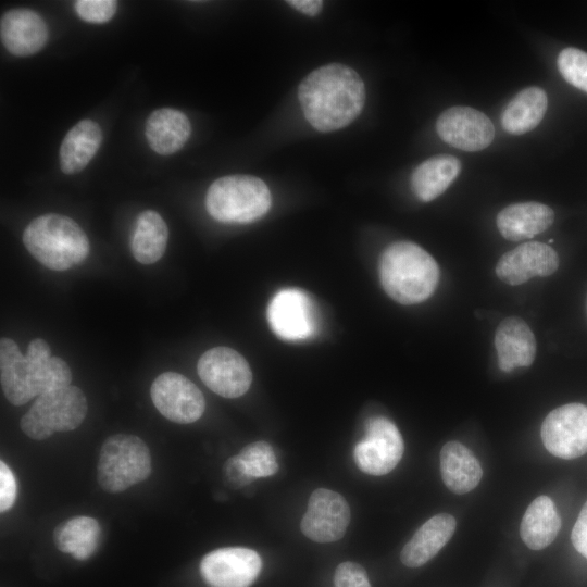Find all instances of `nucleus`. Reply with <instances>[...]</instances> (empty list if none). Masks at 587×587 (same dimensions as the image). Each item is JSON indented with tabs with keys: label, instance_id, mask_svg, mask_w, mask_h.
<instances>
[{
	"label": "nucleus",
	"instance_id": "nucleus-4",
	"mask_svg": "<svg viewBox=\"0 0 587 587\" xmlns=\"http://www.w3.org/2000/svg\"><path fill=\"white\" fill-rule=\"evenodd\" d=\"M22 240L38 262L53 271H66L82 263L90 250L80 226L68 216L54 213L34 218Z\"/></svg>",
	"mask_w": 587,
	"mask_h": 587
},
{
	"label": "nucleus",
	"instance_id": "nucleus-23",
	"mask_svg": "<svg viewBox=\"0 0 587 587\" xmlns=\"http://www.w3.org/2000/svg\"><path fill=\"white\" fill-rule=\"evenodd\" d=\"M102 132L92 120H82L65 135L60 147V165L65 174H75L86 167L97 153Z\"/></svg>",
	"mask_w": 587,
	"mask_h": 587
},
{
	"label": "nucleus",
	"instance_id": "nucleus-22",
	"mask_svg": "<svg viewBox=\"0 0 587 587\" xmlns=\"http://www.w3.org/2000/svg\"><path fill=\"white\" fill-rule=\"evenodd\" d=\"M190 132L188 117L182 111L171 108L153 111L145 125V135L150 148L161 155L178 151L188 140Z\"/></svg>",
	"mask_w": 587,
	"mask_h": 587
},
{
	"label": "nucleus",
	"instance_id": "nucleus-15",
	"mask_svg": "<svg viewBox=\"0 0 587 587\" xmlns=\"http://www.w3.org/2000/svg\"><path fill=\"white\" fill-rule=\"evenodd\" d=\"M441 140L463 151H480L495 138L490 118L471 107H452L444 111L436 122Z\"/></svg>",
	"mask_w": 587,
	"mask_h": 587
},
{
	"label": "nucleus",
	"instance_id": "nucleus-19",
	"mask_svg": "<svg viewBox=\"0 0 587 587\" xmlns=\"http://www.w3.org/2000/svg\"><path fill=\"white\" fill-rule=\"evenodd\" d=\"M553 221V210L535 201L510 204L496 217L501 236L511 241L530 239L548 229Z\"/></svg>",
	"mask_w": 587,
	"mask_h": 587
},
{
	"label": "nucleus",
	"instance_id": "nucleus-3",
	"mask_svg": "<svg viewBox=\"0 0 587 587\" xmlns=\"http://www.w3.org/2000/svg\"><path fill=\"white\" fill-rule=\"evenodd\" d=\"M379 279L385 292L401 304H416L428 299L439 282L435 259L411 241L389 245L379 259Z\"/></svg>",
	"mask_w": 587,
	"mask_h": 587
},
{
	"label": "nucleus",
	"instance_id": "nucleus-34",
	"mask_svg": "<svg viewBox=\"0 0 587 587\" xmlns=\"http://www.w3.org/2000/svg\"><path fill=\"white\" fill-rule=\"evenodd\" d=\"M223 471L226 482L233 488L243 487L253 480L238 454L225 462Z\"/></svg>",
	"mask_w": 587,
	"mask_h": 587
},
{
	"label": "nucleus",
	"instance_id": "nucleus-16",
	"mask_svg": "<svg viewBox=\"0 0 587 587\" xmlns=\"http://www.w3.org/2000/svg\"><path fill=\"white\" fill-rule=\"evenodd\" d=\"M559 266L553 248L539 241L524 242L505 252L496 264V274L503 283L516 286L533 277L552 275Z\"/></svg>",
	"mask_w": 587,
	"mask_h": 587
},
{
	"label": "nucleus",
	"instance_id": "nucleus-29",
	"mask_svg": "<svg viewBox=\"0 0 587 587\" xmlns=\"http://www.w3.org/2000/svg\"><path fill=\"white\" fill-rule=\"evenodd\" d=\"M238 455L253 479L274 475L278 471L274 450L265 441H255L245 446Z\"/></svg>",
	"mask_w": 587,
	"mask_h": 587
},
{
	"label": "nucleus",
	"instance_id": "nucleus-9",
	"mask_svg": "<svg viewBox=\"0 0 587 587\" xmlns=\"http://www.w3.org/2000/svg\"><path fill=\"white\" fill-rule=\"evenodd\" d=\"M540 436L554 457L571 460L587 453V407L567 403L552 410L544 420Z\"/></svg>",
	"mask_w": 587,
	"mask_h": 587
},
{
	"label": "nucleus",
	"instance_id": "nucleus-35",
	"mask_svg": "<svg viewBox=\"0 0 587 587\" xmlns=\"http://www.w3.org/2000/svg\"><path fill=\"white\" fill-rule=\"evenodd\" d=\"M571 539L574 548L587 559V501L573 526Z\"/></svg>",
	"mask_w": 587,
	"mask_h": 587
},
{
	"label": "nucleus",
	"instance_id": "nucleus-31",
	"mask_svg": "<svg viewBox=\"0 0 587 587\" xmlns=\"http://www.w3.org/2000/svg\"><path fill=\"white\" fill-rule=\"evenodd\" d=\"M74 8L78 16L88 23H105L116 12L117 2L114 0H77Z\"/></svg>",
	"mask_w": 587,
	"mask_h": 587
},
{
	"label": "nucleus",
	"instance_id": "nucleus-21",
	"mask_svg": "<svg viewBox=\"0 0 587 587\" xmlns=\"http://www.w3.org/2000/svg\"><path fill=\"white\" fill-rule=\"evenodd\" d=\"M440 474L449 490L464 495L480 482L483 469L472 451L459 441H448L440 451Z\"/></svg>",
	"mask_w": 587,
	"mask_h": 587
},
{
	"label": "nucleus",
	"instance_id": "nucleus-18",
	"mask_svg": "<svg viewBox=\"0 0 587 587\" xmlns=\"http://www.w3.org/2000/svg\"><path fill=\"white\" fill-rule=\"evenodd\" d=\"M495 348L499 369L510 373L516 367L533 364L537 344L534 333L523 319L509 316L496 329Z\"/></svg>",
	"mask_w": 587,
	"mask_h": 587
},
{
	"label": "nucleus",
	"instance_id": "nucleus-17",
	"mask_svg": "<svg viewBox=\"0 0 587 587\" xmlns=\"http://www.w3.org/2000/svg\"><path fill=\"white\" fill-rule=\"evenodd\" d=\"M48 27L43 18L29 9H14L1 16L0 37L5 49L17 57L34 54L48 40Z\"/></svg>",
	"mask_w": 587,
	"mask_h": 587
},
{
	"label": "nucleus",
	"instance_id": "nucleus-26",
	"mask_svg": "<svg viewBox=\"0 0 587 587\" xmlns=\"http://www.w3.org/2000/svg\"><path fill=\"white\" fill-rule=\"evenodd\" d=\"M548 108L546 91L536 86L519 91L501 113L502 128L512 135H523L534 129Z\"/></svg>",
	"mask_w": 587,
	"mask_h": 587
},
{
	"label": "nucleus",
	"instance_id": "nucleus-11",
	"mask_svg": "<svg viewBox=\"0 0 587 587\" xmlns=\"http://www.w3.org/2000/svg\"><path fill=\"white\" fill-rule=\"evenodd\" d=\"M197 372L204 385L224 398H238L246 394L252 382L247 360L228 347H214L199 359Z\"/></svg>",
	"mask_w": 587,
	"mask_h": 587
},
{
	"label": "nucleus",
	"instance_id": "nucleus-27",
	"mask_svg": "<svg viewBox=\"0 0 587 587\" xmlns=\"http://www.w3.org/2000/svg\"><path fill=\"white\" fill-rule=\"evenodd\" d=\"M101 528L90 516H75L59 524L53 533L58 550L78 561L89 559L98 548Z\"/></svg>",
	"mask_w": 587,
	"mask_h": 587
},
{
	"label": "nucleus",
	"instance_id": "nucleus-1",
	"mask_svg": "<svg viewBox=\"0 0 587 587\" xmlns=\"http://www.w3.org/2000/svg\"><path fill=\"white\" fill-rule=\"evenodd\" d=\"M307 121L320 132L346 127L362 112L365 87L351 67L332 63L307 75L298 87Z\"/></svg>",
	"mask_w": 587,
	"mask_h": 587
},
{
	"label": "nucleus",
	"instance_id": "nucleus-30",
	"mask_svg": "<svg viewBox=\"0 0 587 587\" xmlns=\"http://www.w3.org/2000/svg\"><path fill=\"white\" fill-rule=\"evenodd\" d=\"M557 65L569 84L587 92V52L577 48H565L559 53Z\"/></svg>",
	"mask_w": 587,
	"mask_h": 587
},
{
	"label": "nucleus",
	"instance_id": "nucleus-7",
	"mask_svg": "<svg viewBox=\"0 0 587 587\" xmlns=\"http://www.w3.org/2000/svg\"><path fill=\"white\" fill-rule=\"evenodd\" d=\"M87 399L76 386L38 396L21 417V429L32 439L42 440L57 432L77 428L87 414Z\"/></svg>",
	"mask_w": 587,
	"mask_h": 587
},
{
	"label": "nucleus",
	"instance_id": "nucleus-14",
	"mask_svg": "<svg viewBox=\"0 0 587 587\" xmlns=\"http://www.w3.org/2000/svg\"><path fill=\"white\" fill-rule=\"evenodd\" d=\"M350 515L349 504L340 494L317 488L310 496L300 523L301 532L313 541L333 542L345 535Z\"/></svg>",
	"mask_w": 587,
	"mask_h": 587
},
{
	"label": "nucleus",
	"instance_id": "nucleus-2",
	"mask_svg": "<svg viewBox=\"0 0 587 587\" xmlns=\"http://www.w3.org/2000/svg\"><path fill=\"white\" fill-rule=\"evenodd\" d=\"M0 380L7 400L23 405L45 392L71 386L72 372L64 360L51 355L43 339L32 340L26 354H22L13 339L2 337Z\"/></svg>",
	"mask_w": 587,
	"mask_h": 587
},
{
	"label": "nucleus",
	"instance_id": "nucleus-25",
	"mask_svg": "<svg viewBox=\"0 0 587 587\" xmlns=\"http://www.w3.org/2000/svg\"><path fill=\"white\" fill-rule=\"evenodd\" d=\"M561 517L548 496H539L527 507L520 526L523 542L532 550L548 547L558 536Z\"/></svg>",
	"mask_w": 587,
	"mask_h": 587
},
{
	"label": "nucleus",
	"instance_id": "nucleus-8",
	"mask_svg": "<svg viewBox=\"0 0 587 587\" xmlns=\"http://www.w3.org/2000/svg\"><path fill=\"white\" fill-rule=\"evenodd\" d=\"M404 451L402 436L387 417L376 416L366 422L365 437L353 451L358 467L370 475L380 476L391 472Z\"/></svg>",
	"mask_w": 587,
	"mask_h": 587
},
{
	"label": "nucleus",
	"instance_id": "nucleus-24",
	"mask_svg": "<svg viewBox=\"0 0 587 587\" xmlns=\"http://www.w3.org/2000/svg\"><path fill=\"white\" fill-rule=\"evenodd\" d=\"M461 172V162L451 154L434 155L415 167L411 176V188L424 202L439 197Z\"/></svg>",
	"mask_w": 587,
	"mask_h": 587
},
{
	"label": "nucleus",
	"instance_id": "nucleus-20",
	"mask_svg": "<svg viewBox=\"0 0 587 587\" xmlns=\"http://www.w3.org/2000/svg\"><path fill=\"white\" fill-rule=\"evenodd\" d=\"M457 527L454 516L439 513L427 520L404 545L401 562L408 567H419L432 560L451 539Z\"/></svg>",
	"mask_w": 587,
	"mask_h": 587
},
{
	"label": "nucleus",
	"instance_id": "nucleus-28",
	"mask_svg": "<svg viewBox=\"0 0 587 587\" xmlns=\"http://www.w3.org/2000/svg\"><path fill=\"white\" fill-rule=\"evenodd\" d=\"M168 229L162 216L152 210L141 212L135 222L130 240L136 261L152 264L159 261L166 249Z\"/></svg>",
	"mask_w": 587,
	"mask_h": 587
},
{
	"label": "nucleus",
	"instance_id": "nucleus-5",
	"mask_svg": "<svg viewBox=\"0 0 587 587\" xmlns=\"http://www.w3.org/2000/svg\"><path fill=\"white\" fill-rule=\"evenodd\" d=\"M272 196L266 184L250 175H229L217 178L209 187L205 208L218 222L251 223L270 209Z\"/></svg>",
	"mask_w": 587,
	"mask_h": 587
},
{
	"label": "nucleus",
	"instance_id": "nucleus-6",
	"mask_svg": "<svg viewBox=\"0 0 587 587\" xmlns=\"http://www.w3.org/2000/svg\"><path fill=\"white\" fill-rule=\"evenodd\" d=\"M151 454L146 442L130 434H114L103 442L97 466L100 487L116 494L147 479Z\"/></svg>",
	"mask_w": 587,
	"mask_h": 587
},
{
	"label": "nucleus",
	"instance_id": "nucleus-36",
	"mask_svg": "<svg viewBox=\"0 0 587 587\" xmlns=\"http://www.w3.org/2000/svg\"><path fill=\"white\" fill-rule=\"evenodd\" d=\"M287 3L309 16L317 15L323 8V1L321 0H291L287 1Z\"/></svg>",
	"mask_w": 587,
	"mask_h": 587
},
{
	"label": "nucleus",
	"instance_id": "nucleus-33",
	"mask_svg": "<svg viewBox=\"0 0 587 587\" xmlns=\"http://www.w3.org/2000/svg\"><path fill=\"white\" fill-rule=\"evenodd\" d=\"M16 498V480L13 472L0 461V511L4 513L11 509Z\"/></svg>",
	"mask_w": 587,
	"mask_h": 587
},
{
	"label": "nucleus",
	"instance_id": "nucleus-32",
	"mask_svg": "<svg viewBox=\"0 0 587 587\" xmlns=\"http://www.w3.org/2000/svg\"><path fill=\"white\" fill-rule=\"evenodd\" d=\"M334 587H371L363 566L355 562L340 563L334 575Z\"/></svg>",
	"mask_w": 587,
	"mask_h": 587
},
{
	"label": "nucleus",
	"instance_id": "nucleus-13",
	"mask_svg": "<svg viewBox=\"0 0 587 587\" xmlns=\"http://www.w3.org/2000/svg\"><path fill=\"white\" fill-rule=\"evenodd\" d=\"M261 569L259 553L242 547L213 550L200 562L201 576L210 587H250Z\"/></svg>",
	"mask_w": 587,
	"mask_h": 587
},
{
	"label": "nucleus",
	"instance_id": "nucleus-12",
	"mask_svg": "<svg viewBox=\"0 0 587 587\" xmlns=\"http://www.w3.org/2000/svg\"><path fill=\"white\" fill-rule=\"evenodd\" d=\"M151 399L157 410L167 420L189 424L199 420L205 410L201 390L187 377L176 372H164L152 383Z\"/></svg>",
	"mask_w": 587,
	"mask_h": 587
},
{
	"label": "nucleus",
	"instance_id": "nucleus-10",
	"mask_svg": "<svg viewBox=\"0 0 587 587\" xmlns=\"http://www.w3.org/2000/svg\"><path fill=\"white\" fill-rule=\"evenodd\" d=\"M267 321L274 334L287 341L312 337L319 325L311 297L297 288L283 289L273 297L267 307Z\"/></svg>",
	"mask_w": 587,
	"mask_h": 587
}]
</instances>
